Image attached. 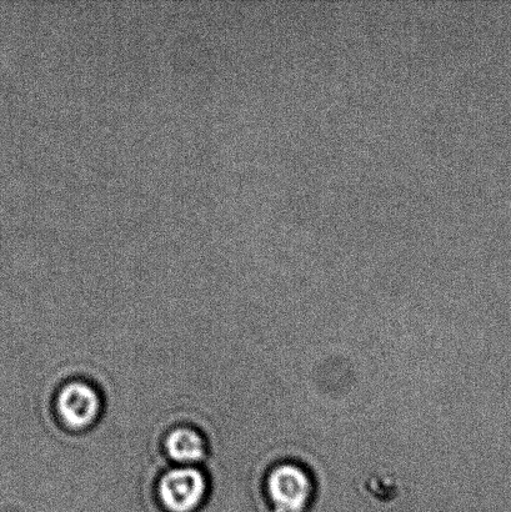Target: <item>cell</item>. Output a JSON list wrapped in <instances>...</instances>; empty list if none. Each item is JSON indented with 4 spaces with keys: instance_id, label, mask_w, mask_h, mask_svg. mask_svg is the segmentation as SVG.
<instances>
[{
    "instance_id": "cell-1",
    "label": "cell",
    "mask_w": 511,
    "mask_h": 512,
    "mask_svg": "<svg viewBox=\"0 0 511 512\" xmlns=\"http://www.w3.org/2000/svg\"><path fill=\"white\" fill-rule=\"evenodd\" d=\"M312 473L302 463H285L269 474L268 496L273 512H308L315 499Z\"/></svg>"
},
{
    "instance_id": "cell-2",
    "label": "cell",
    "mask_w": 511,
    "mask_h": 512,
    "mask_svg": "<svg viewBox=\"0 0 511 512\" xmlns=\"http://www.w3.org/2000/svg\"><path fill=\"white\" fill-rule=\"evenodd\" d=\"M207 494V480L195 469H175L160 480L159 498L169 512H193Z\"/></svg>"
},
{
    "instance_id": "cell-3",
    "label": "cell",
    "mask_w": 511,
    "mask_h": 512,
    "mask_svg": "<svg viewBox=\"0 0 511 512\" xmlns=\"http://www.w3.org/2000/svg\"><path fill=\"white\" fill-rule=\"evenodd\" d=\"M100 400L92 386L85 383H70L58 396V413L69 428L82 430L97 420Z\"/></svg>"
},
{
    "instance_id": "cell-4",
    "label": "cell",
    "mask_w": 511,
    "mask_h": 512,
    "mask_svg": "<svg viewBox=\"0 0 511 512\" xmlns=\"http://www.w3.org/2000/svg\"><path fill=\"white\" fill-rule=\"evenodd\" d=\"M167 450L170 458L183 464L197 463L205 455L202 436L192 429L172 431L167 439Z\"/></svg>"
}]
</instances>
